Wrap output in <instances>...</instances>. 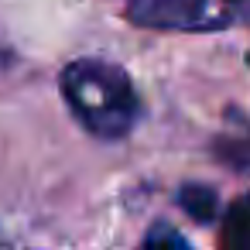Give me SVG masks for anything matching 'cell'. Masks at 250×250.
Segmentation results:
<instances>
[{
    "label": "cell",
    "mask_w": 250,
    "mask_h": 250,
    "mask_svg": "<svg viewBox=\"0 0 250 250\" xmlns=\"http://www.w3.org/2000/svg\"><path fill=\"white\" fill-rule=\"evenodd\" d=\"M178 202H182V209H185L192 219L209 223V219L216 216V195H212V188H206V185H185L182 195H178Z\"/></svg>",
    "instance_id": "4"
},
{
    "label": "cell",
    "mask_w": 250,
    "mask_h": 250,
    "mask_svg": "<svg viewBox=\"0 0 250 250\" xmlns=\"http://www.w3.org/2000/svg\"><path fill=\"white\" fill-rule=\"evenodd\" d=\"M243 0H130V21L161 31H216L226 28Z\"/></svg>",
    "instance_id": "2"
},
{
    "label": "cell",
    "mask_w": 250,
    "mask_h": 250,
    "mask_svg": "<svg viewBox=\"0 0 250 250\" xmlns=\"http://www.w3.org/2000/svg\"><path fill=\"white\" fill-rule=\"evenodd\" d=\"M223 247L226 250H250V195L240 199L223 223Z\"/></svg>",
    "instance_id": "3"
},
{
    "label": "cell",
    "mask_w": 250,
    "mask_h": 250,
    "mask_svg": "<svg viewBox=\"0 0 250 250\" xmlns=\"http://www.w3.org/2000/svg\"><path fill=\"white\" fill-rule=\"evenodd\" d=\"M144 250H188V243H185L175 229H168V226H154L151 236L144 240Z\"/></svg>",
    "instance_id": "5"
},
{
    "label": "cell",
    "mask_w": 250,
    "mask_h": 250,
    "mask_svg": "<svg viewBox=\"0 0 250 250\" xmlns=\"http://www.w3.org/2000/svg\"><path fill=\"white\" fill-rule=\"evenodd\" d=\"M62 96L72 106L76 120L103 141H117L130 134L137 110H141L127 72L103 59L72 62L62 72Z\"/></svg>",
    "instance_id": "1"
}]
</instances>
